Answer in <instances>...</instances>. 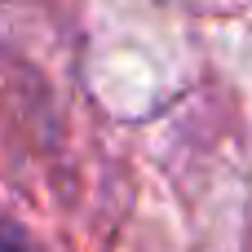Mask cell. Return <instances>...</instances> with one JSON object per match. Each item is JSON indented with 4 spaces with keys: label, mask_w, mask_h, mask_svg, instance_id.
<instances>
[]
</instances>
